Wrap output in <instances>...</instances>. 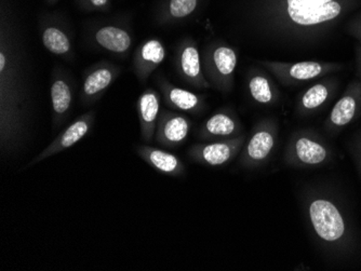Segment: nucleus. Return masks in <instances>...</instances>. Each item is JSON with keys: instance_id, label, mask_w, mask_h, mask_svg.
Wrapping results in <instances>:
<instances>
[{"instance_id": "f257e3e1", "label": "nucleus", "mask_w": 361, "mask_h": 271, "mask_svg": "<svg viewBox=\"0 0 361 271\" xmlns=\"http://www.w3.org/2000/svg\"><path fill=\"white\" fill-rule=\"evenodd\" d=\"M360 6L361 0H245L241 17L259 36L281 44H312Z\"/></svg>"}, {"instance_id": "f03ea898", "label": "nucleus", "mask_w": 361, "mask_h": 271, "mask_svg": "<svg viewBox=\"0 0 361 271\" xmlns=\"http://www.w3.org/2000/svg\"><path fill=\"white\" fill-rule=\"evenodd\" d=\"M30 115V95L19 34L9 11L0 19V141L7 153L24 139Z\"/></svg>"}, {"instance_id": "7ed1b4c3", "label": "nucleus", "mask_w": 361, "mask_h": 271, "mask_svg": "<svg viewBox=\"0 0 361 271\" xmlns=\"http://www.w3.org/2000/svg\"><path fill=\"white\" fill-rule=\"evenodd\" d=\"M204 77L211 89L221 93L232 92L238 54L232 46L224 42H213L204 48L202 54Z\"/></svg>"}, {"instance_id": "20e7f679", "label": "nucleus", "mask_w": 361, "mask_h": 271, "mask_svg": "<svg viewBox=\"0 0 361 271\" xmlns=\"http://www.w3.org/2000/svg\"><path fill=\"white\" fill-rule=\"evenodd\" d=\"M306 211L310 227L320 241L338 244L345 240L348 234L345 218L334 201L324 197L310 198Z\"/></svg>"}, {"instance_id": "39448f33", "label": "nucleus", "mask_w": 361, "mask_h": 271, "mask_svg": "<svg viewBox=\"0 0 361 271\" xmlns=\"http://www.w3.org/2000/svg\"><path fill=\"white\" fill-rule=\"evenodd\" d=\"M259 64L285 87H297L313 82L340 72L343 68L342 64L324 61H302L297 63L259 61Z\"/></svg>"}, {"instance_id": "423d86ee", "label": "nucleus", "mask_w": 361, "mask_h": 271, "mask_svg": "<svg viewBox=\"0 0 361 271\" xmlns=\"http://www.w3.org/2000/svg\"><path fill=\"white\" fill-rule=\"evenodd\" d=\"M331 151L313 131L299 130L293 133L286 146L285 163L289 167H320L329 161Z\"/></svg>"}, {"instance_id": "0eeeda50", "label": "nucleus", "mask_w": 361, "mask_h": 271, "mask_svg": "<svg viewBox=\"0 0 361 271\" xmlns=\"http://www.w3.org/2000/svg\"><path fill=\"white\" fill-rule=\"evenodd\" d=\"M278 139L277 121L263 119L253 127L239 157V165L245 169H257L267 163Z\"/></svg>"}, {"instance_id": "6e6552de", "label": "nucleus", "mask_w": 361, "mask_h": 271, "mask_svg": "<svg viewBox=\"0 0 361 271\" xmlns=\"http://www.w3.org/2000/svg\"><path fill=\"white\" fill-rule=\"evenodd\" d=\"M174 65L180 78L188 86L197 90L211 89L202 68V53L192 38L185 37L178 42L174 56Z\"/></svg>"}, {"instance_id": "1a4fd4ad", "label": "nucleus", "mask_w": 361, "mask_h": 271, "mask_svg": "<svg viewBox=\"0 0 361 271\" xmlns=\"http://www.w3.org/2000/svg\"><path fill=\"white\" fill-rule=\"evenodd\" d=\"M247 139L243 134L233 139L206 141L192 145L188 157L195 163L207 167H222L240 155Z\"/></svg>"}, {"instance_id": "9d476101", "label": "nucleus", "mask_w": 361, "mask_h": 271, "mask_svg": "<svg viewBox=\"0 0 361 271\" xmlns=\"http://www.w3.org/2000/svg\"><path fill=\"white\" fill-rule=\"evenodd\" d=\"M121 74V66L107 61H101L87 68L80 90L81 104L90 106L100 101Z\"/></svg>"}, {"instance_id": "9b49d317", "label": "nucleus", "mask_w": 361, "mask_h": 271, "mask_svg": "<svg viewBox=\"0 0 361 271\" xmlns=\"http://www.w3.org/2000/svg\"><path fill=\"white\" fill-rule=\"evenodd\" d=\"M95 116H97L95 111H90L75 119L64 131H62L50 143V145H48L42 153H38L30 163H28L25 168L36 165L37 163L44 161V159L54 157L56 153H62V151L76 145L78 141H80L90 132L91 129L94 125Z\"/></svg>"}, {"instance_id": "f8f14e48", "label": "nucleus", "mask_w": 361, "mask_h": 271, "mask_svg": "<svg viewBox=\"0 0 361 271\" xmlns=\"http://www.w3.org/2000/svg\"><path fill=\"white\" fill-rule=\"evenodd\" d=\"M74 99V84L70 75L62 68H54L50 82V100L54 129L61 127L70 116Z\"/></svg>"}, {"instance_id": "ddd939ff", "label": "nucleus", "mask_w": 361, "mask_h": 271, "mask_svg": "<svg viewBox=\"0 0 361 271\" xmlns=\"http://www.w3.org/2000/svg\"><path fill=\"white\" fill-rule=\"evenodd\" d=\"M361 116V82L355 79L336 103L326 120L330 132H338Z\"/></svg>"}, {"instance_id": "4468645a", "label": "nucleus", "mask_w": 361, "mask_h": 271, "mask_svg": "<svg viewBox=\"0 0 361 271\" xmlns=\"http://www.w3.org/2000/svg\"><path fill=\"white\" fill-rule=\"evenodd\" d=\"M192 125V120L186 115L165 109L160 113L154 139L160 146L176 149L186 141Z\"/></svg>"}, {"instance_id": "2eb2a0df", "label": "nucleus", "mask_w": 361, "mask_h": 271, "mask_svg": "<svg viewBox=\"0 0 361 271\" xmlns=\"http://www.w3.org/2000/svg\"><path fill=\"white\" fill-rule=\"evenodd\" d=\"M156 84L166 105L170 108L192 115H200L206 109L204 95L180 88L170 82L162 74L156 76Z\"/></svg>"}, {"instance_id": "dca6fc26", "label": "nucleus", "mask_w": 361, "mask_h": 271, "mask_svg": "<svg viewBox=\"0 0 361 271\" xmlns=\"http://www.w3.org/2000/svg\"><path fill=\"white\" fill-rule=\"evenodd\" d=\"M243 134V125L234 111L220 109L211 115L197 132L198 139L204 141L233 139Z\"/></svg>"}, {"instance_id": "f3484780", "label": "nucleus", "mask_w": 361, "mask_h": 271, "mask_svg": "<svg viewBox=\"0 0 361 271\" xmlns=\"http://www.w3.org/2000/svg\"><path fill=\"white\" fill-rule=\"evenodd\" d=\"M90 37L97 48L117 56L127 54L133 44V34L129 28L116 23L95 26Z\"/></svg>"}, {"instance_id": "a211bd4d", "label": "nucleus", "mask_w": 361, "mask_h": 271, "mask_svg": "<svg viewBox=\"0 0 361 271\" xmlns=\"http://www.w3.org/2000/svg\"><path fill=\"white\" fill-rule=\"evenodd\" d=\"M39 34L42 44L50 53L66 61L74 60L72 38L68 28L58 20H54L51 17L40 20Z\"/></svg>"}, {"instance_id": "6ab92c4d", "label": "nucleus", "mask_w": 361, "mask_h": 271, "mask_svg": "<svg viewBox=\"0 0 361 271\" xmlns=\"http://www.w3.org/2000/svg\"><path fill=\"white\" fill-rule=\"evenodd\" d=\"M166 46L164 42L156 38L142 42L133 54V72L141 84L149 80L158 66L165 61Z\"/></svg>"}, {"instance_id": "aec40b11", "label": "nucleus", "mask_w": 361, "mask_h": 271, "mask_svg": "<svg viewBox=\"0 0 361 271\" xmlns=\"http://www.w3.org/2000/svg\"><path fill=\"white\" fill-rule=\"evenodd\" d=\"M161 94L153 88L146 89L137 102V118L141 127V139L149 144L155 139L156 127L161 113Z\"/></svg>"}, {"instance_id": "412c9836", "label": "nucleus", "mask_w": 361, "mask_h": 271, "mask_svg": "<svg viewBox=\"0 0 361 271\" xmlns=\"http://www.w3.org/2000/svg\"><path fill=\"white\" fill-rule=\"evenodd\" d=\"M135 153L142 160L160 173L173 177L185 175L186 168L183 161L170 151L147 145H140L135 149Z\"/></svg>"}, {"instance_id": "4be33fe9", "label": "nucleus", "mask_w": 361, "mask_h": 271, "mask_svg": "<svg viewBox=\"0 0 361 271\" xmlns=\"http://www.w3.org/2000/svg\"><path fill=\"white\" fill-rule=\"evenodd\" d=\"M336 89V80L331 77H324L322 80L308 87L298 99L297 111L301 116L313 115L319 111L330 99Z\"/></svg>"}, {"instance_id": "5701e85b", "label": "nucleus", "mask_w": 361, "mask_h": 271, "mask_svg": "<svg viewBox=\"0 0 361 271\" xmlns=\"http://www.w3.org/2000/svg\"><path fill=\"white\" fill-rule=\"evenodd\" d=\"M247 89L251 100L257 104L271 106L279 100V91L273 79L259 68H251L247 77Z\"/></svg>"}, {"instance_id": "b1692460", "label": "nucleus", "mask_w": 361, "mask_h": 271, "mask_svg": "<svg viewBox=\"0 0 361 271\" xmlns=\"http://www.w3.org/2000/svg\"><path fill=\"white\" fill-rule=\"evenodd\" d=\"M202 4V0H162L156 13L159 25H172L192 17Z\"/></svg>"}, {"instance_id": "393cba45", "label": "nucleus", "mask_w": 361, "mask_h": 271, "mask_svg": "<svg viewBox=\"0 0 361 271\" xmlns=\"http://www.w3.org/2000/svg\"><path fill=\"white\" fill-rule=\"evenodd\" d=\"M85 11L107 12L111 7V0H77Z\"/></svg>"}, {"instance_id": "a878e982", "label": "nucleus", "mask_w": 361, "mask_h": 271, "mask_svg": "<svg viewBox=\"0 0 361 271\" xmlns=\"http://www.w3.org/2000/svg\"><path fill=\"white\" fill-rule=\"evenodd\" d=\"M346 32L361 44V11L355 13L345 24Z\"/></svg>"}, {"instance_id": "bb28decb", "label": "nucleus", "mask_w": 361, "mask_h": 271, "mask_svg": "<svg viewBox=\"0 0 361 271\" xmlns=\"http://www.w3.org/2000/svg\"><path fill=\"white\" fill-rule=\"evenodd\" d=\"M356 64L357 74H358L359 80L361 82V44L356 46Z\"/></svg>"}, {"instance_id": "cd10ccee", "label": "nucleus", "mask_w": 361, "mask_h": 271, "mask_svg": "<svg viewBox=\"0 0 361 271\" xmlns=\"http://www.w3.org/2000/svg\"><path fill=\"white\" fill-rule=\"evenodd\" d=\"M46 1L49 4V5H56L59 0H46Z\"/></svg>"}, {"instance_id": "c85d7f7f", "label": "nucleus", "mask_w": 361, "mask_h": 271, "mask_svg": "<svg viewBox=\"0 0 361 271\" xmlns=\"http://www.w3.org/2000/svg\"><path fill=\"white\" fill-rule=\"evenodd\" d=\"M359 159H360V165H361V147H360V153H359Z\"/></svg>"}]
</instances>
